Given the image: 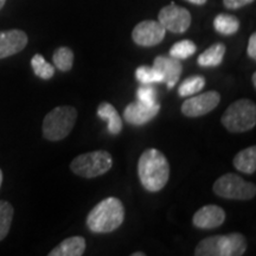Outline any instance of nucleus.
<instances>
[{
	"mask_svg": "<svg viewBox=\"0 0 256 256\" xmlns=\"http://www.w3.org/2000/svg\"><path fill=\"white\" fill-rule=\"evenodd\" d=\"M234 166L238 171L246 174H252L256 171V147L250 146L242 150L234 158Z\"/></svg>",
	"mask_w": 256,
	"mask_h": 256,
	"instance_id": "17",
	"label": "nucleus"
},
{
	"mask_svg": "<svg viewBox=\"0 0 256 256\" xmlns=\"http://www.w3.org/2000/svg\"><path fill=\"white\" fill-rule=\"evenodd\" d=\"M220 121L229 132H248L256 124V106L248 98L232 102L224 112Z\"/></svg>",
	"mask_w": 256,
	"mask_h": 256,
	"instance_id": "5",
	"label": "nucleus"
},
{
	"mask_svg": "<svg viewBox=\"0 0 256 256\" xmlns=\"http://www.w3.org/2000/svg\"><path fill=\"white\" fill-rule=\"evenodd\" d=\"M191 14L186 8L174 5L171 2L168 6H165L160 10L158 14V22L166 31L174 34H184L191 25Z\"/></svg>",
	"mask_w": 256,
	"mask_h": 256,
	"instance_id": "8",
	"label": "nucleus"
},
{
	"mask_svg": "<svg viewBox=\"0 0 256 256\" xmlns=\"http://www.w3.org/2000/svg\"><path fill=\"white\" fill-rule=\"evenodd\" d=\"M254 2L255 0H223V4L229 10H238L243 8V6L252 4Z\"/></svg>",
	"mask_w": 256,
	"mask_h": 256,
	"instance_id": "27",
	"label": "nucleus"
},
{
	"mask_svg": "<svg viewBox=\"0 0 256 256\" xmlns=\"http://www.w3.org/2000/svg\"><path fill=\"white\" fill-rule=\"evenodd\" d=\"M165 34V28L159 22L144 20L133 28L132 38L134 43L140 46H154L162 43Z\"/></svg>",
	"mask_w": 256,
	"mask_h": 256,
	"instance_id": "10",
	"label": "nucleus"
},
{
	"mask_svg": "<svg viewBox=\"0 0 256 256\" xmlns=\"http://www.w3.org/2000/svg\"><path fill=\"white\" fill-rule=\"evenodd\" d=\"M113 160L107 151H92L80 154L72 160L70 170L82 178H96L107 174L112 168Z\"/></svg>",
	"mask_w": 256,
	"mask_h": 256,
	"instance_id": "6",
	"label": "nucleus"
},
{
	"mask_svg": "<svg viewBox=\"0 0 256 256\" xmlns=\"http://www.w3.org/2000/svg\"><path fill=\"white\" fill-rule=\"evenodd\" d=\"M247 250V240L240 232L210 236L198 243L196 256H242Z\"/></svg>",
	"mask_w": 256,
	"mask_h": 256,
	"instance_id": "3",
	"label": "nucleus"
},
{
	"mask_svg": "<svg viewBox=\"0 0 256 256\" xmlns=\"http://www.w3.org/2000/svg\"><path fill=\"white\" fill-rule=\"evenodd\" d=\"M146 254L145 252H133L132 256H145Z\"/></svg>",
	"mask_w": 256,
	"mask_h": 256,
	"instance_id": "31",
	"label": "nucleus"
},
{
	"mask_svg": "<svg viewBox=\"0 0 256 256\" xmlns=\"http://www.w3.org/2000/svg\"><path fill=\"white\" fill-rule=\"evenodd\" d=\"M220 102V92L210 90L204 94L192 96L182 104V113L188 118H200L212 112Z\"/></svg>",
	"mask_w": 256,
	"mask_h": 256,
	"instance_id": "9",
	"label": "nucleus"
},
{
	"mask_svg": "<svg viewBox=\"0 0 256 256\" xmlns=\"http://www.w3.org/2000/svg\"><path fill=\"white\" fill-rule=\"evenodd\" d=\"M204 87H206V78L203 76H190V78H185L179 86L178 95L180 98H188V96H192L200 92Z\"/></svg>",
	"mask_w": 256,
	"mask_h": 256,
	"instance_id": "20",
	"label": "nucleus"
},
{
	"mask_svg": "<svg viewBox=\"0 0 256 256\" xmlns=\"http://www.w3.org/2000/svg\"><path fill=\"white\" fill-rule=\"evenodd\" d=\"M31 66L36 76L42 80H50L55 75V68L52 66V64L48 63L40 54H36L32 57Z\"/></svg>",
	"mask_w": 256,
	"mask_h": 256,
	"instance_id": "22",
	"label": "nucleus"
},
{
	"mask_svg": "<svg viewBox=\"0 0 256 256\" xmlns=\"http://www.w3.org/2000/svg\"><path fill=\"white\" fill-rule=\"evenodd\" d=\"M185 2H190L194 5H204L206 2V0H185Z\"/></svg>",
	"mask_w": 256,
	"mask_h": 256,
	"instance_id": "29",
	"label": "nucleus"
},
{
	"mask_svg": "<svg viewBox=\"0 0 256 256\" xmlns=\"http://www.w3.org/2000/svg\"><path fill=\"white\" fill-rule=\"evenodd\" d=\"M138 176L147 191H160L170 178V165L166 156L156 148H147L138 162Z\"/></svg>",
	"mask_w": 256,
	"mask_h": 256,
	"instance_id": "1",
	"label": "nucleus"
},
{
	"mask_svg": "<svg viewBox=\"0 0 256 256\" xmlns=\"http://www.w3.org/2000/svg\"><path fill=\"white\" fill-rule=\"evenodd\" d=\"M214 28L220 34L232 36L238 31L240 20L235 16L220 14L214 20Z\"/></svg>",
	"mask_w": 256,
	"mask_h": 256,
	"instance_id": "19",
	"label": "nucleus"
},
{
	"mask_svg": "<svg viewBox=\"0 0 256 256\" xmlns=\"http://www.w3.org/2000/svg\"><path fill=\"white\" fill-rule=\"evenodd\" d=\"M12 220H14V208L8 202L0 200V241L8 236Z\"/></svg>",
	"mask_w": 256,
	"mask_h": 256,
	"instance_id": "23",
	"label": "nucleus"
},
{
	"mask_svg": "<svg viewBox=\"0 0 256 256\" xmlns=\"http://www.w3.org/2000/svg\"><path fill=\"white\" fill-rule=\"evenodd\" d=\"M78 119V110L70 106L54 108L43 121V136L49 142H60L72 133Z\"/></svg>",
	"mask_w": 256,
	"mask_h": 256,
	"instance_id": "4",
	"label": "nucleus"
},
{
	"mask_svg": "<svg viewBox=\"0 0 256 256\" xmlns=\"http://www.w3.org/2000/svg\"><path fill=\"white\" fill-rule=\"evenodd\" d=\"M124 220L122 202L116 197H108L90 210L87 216V226L95 234H108L116 230Z\"/></svg>",
	"mask_w": 256,
	"mask_h": 256,
	"instance_id": "2",
	"label": "nucleus"
},
{
	"mask_svg": "<svg viewBox=\"0 0 256 256\" xmlns=\"http://www.w3.org/2000/svg\"><path fill=\"white\" fill-rule=\"evenodd\" d=\"M160 110V106L156 104H145L140 101L132 102L124 108V119L127 124L133 126H142L150 121L154 119Z\"/></svg>",
	"mask_w": 256,
	"mask_h": 256,
	"instance_id": "11",
	"label": "nucleus"
},
{
	"mask_svg": "<svg viewBox=\"0 0 256 256\" xmlns=\"http://www.w3.org/2000/svg\"><path fill=\"white\" fill-rule=\"evenodd\" d=\"M196 50L197 46L194 42L190 40H183L174 44V46L170 49V56L179 60H183L194 55Z\"/></svg>",
	"mask_w": 256,
	"mask_h": 256,
	"instance_id": "25",
	"label": "nucleus"
},
{
	"mask_svg": "<svg viewBox=\"0 0 256 256\" xmlns=\"http://www.w3.org/2000/svg\"><path fill=\"white\" fill-rule=\"evenodd\" d=\"M224 55H226V46L223 43H216L198 56L197 63L203 68L218 66L223 62Z\"/></svg>",
	"mask_w": 256,
	"mask_h": 256,
	"instance_id": "18",
	"label": "nucleus"
},
{
	"mask_svg": "<svg viewBox=\"0 0 256 256\" xmlns=\"http://www.w3.org/2000/svg\"><path fill=\"white\" fill-rule=\"evenodd\" d=\"M52 60L55 66L60 72H69L74 66V52L66 46H60L55 50L52 55Z\"/></svg>",
	"mask_w": 256,
	"mask_h": 256,
	"instance_id": "21",
	"label": "nucleus"
},
{
	"mask_svg": "<svg viewBox=\"0 0 256 256\" xmlns=\"http://www.w3.org/2000/svg\"><path fill=\"white\" fill-rule=\"evenodd\" d=\"M28 44V36L22 30L0 31V60L20 52Z\"/></svg>",
	"mask_w": 256,
	"mask_h": 256,
	"instance_id": "13",
	"label": "nucleus"
},
{
	"mask_svg": "<svg viewBox=\"0 0 256 256\" xmlns=\"http://www.w3.org/2000/svg\"><path fill=\"white\" fill-rule=\"evenodd\" d=\"M86 243L84 238L82 236H72V238L63 240L57 247L51 250L49 256H82L84 254Z\"/></svg>",
	"mask_w": 256,
	"mask_h": 256,
	"instance_id": "15",
	"label": "nucleus"
},
{
	"mask_svg": "<svg viewBox=\"0 0 256 256\" xmlns=\"http://www.w3.org/2000/svg\"><path fill=\"white\" fill-rule=\"evenodd\" d=\"M226 220V211L217 206H206L192 217V223L198 229L211 230L218 228Z\"/></svg>",
	"mask_w": 256,
	"mask_h": 256,
	"instance_id": "12",
	"label": "nucleus"
},
{
	"mask_svg": "<svg viewBox=\"0 0 256 256\" xmlns=\"http://www.w3.org/2000/svg\"><path fill=\"white\" fill-rule=\"evenodd\" d=\"M5 2H6V0H0V10H2V8H4Z\"/></svg>",
	"mask_w": 256,
	"mask_h": 256,
	"instance_id": "32",
	"label": "nucleus"
},
{
	"mask_svg": "<svg viewBox=\"0 0 256 256\" xmlns=\"http://www.w3.org/2000/svg\"><path fill=\"white\" fill-rule=\"evenodd\" d=\"M212 190L218 197L234 200H249L255 197V184L246 182L242 177L226 174L220 177L214 184Z\"/></svg>",
	"mask_w": 256,
	"mask_h": 256,
	"instance_id": "7",
	"label": "nucleus"
},
{
	"mask_svg": "<svg viewBox=\"0 0 256 256\" xmlns=\"http://www.w3.org/2000/svg\"><path fill=\"white\" fill-rule=\"evenodd\" d=\"M247 52L252 60H256V34H252L250 38H249Z\"/></svg>",
	"mask_w": 256,
	"mask_h": 256,
	"instance_id": "28",
	"label": "nucleus"
},
{
	"mask_svg": "<svg viewBox=\"0 0 256 256\" xmlns=\"http://www.w3.org/2000/svg\"><path fill=\"white\" fill-rule=\"evenodd\" d=\"M153 68L159 70L164 76V82L171 89L179 81L182 72H183V64L177 58L168 56H158L153 62Z\"/></svg>",
	"mask_w": 256,
	"mask_h": 256,
	"instance_id": "14",
	"label": "nucleus"
},
{
	"mask_svg": "<svg viewBox=\"0 0 256 256\" xmlns=\"http://www.w3.org/2000/svg\"><path fill=\"white\" fill-rule=\"evenodd\" d=\"M136 78L142 84H152V83H162L164 76L159 70L153 66H142L136 70Z\"/></svg>",
	"mask_w": 256,
	"mask_h": 256,
	"instance_id": "24",
	"label": "nucleus"
},
{
	"mask_svg": "<svg viewBox=\"0 0 256 256\" xmlns=\"http://www.w3.org/2000/svg\"><path fill=\"white\" fill-rule=\"evenodd\" d=\"M252 86H254V88H256V72L252 74Z\"/></svg>",
	"mask_w": 256,
	"mask_h": 256,
	"instance_id": "30",
	"label": "nucleus"
},
{
	"mask_svg": "<svg viewBox=\"0 0 256 256\" xmlns=\"http://www.w3.org/2000/svg\"><path fill=\"white\" fill-rule=\"evenodd\" d=\"M2 170H0V186H2Z\"/></svg>",
	"mask_w": 256,
	"mask_h": 256,
	"instance_id": "33",
	"label": "nucleus"
},
{
	"mask_svg": "<svg viewBox=\"0 0 256 256\" xmlns=\"http://www.w3.org/2000/svg\"><path fill=\"white\" fill-rule=\"evenodd\" d=\"M138 101L145 104H156V90L151 84H142L136 90Z\"/></svg>",
	"mask_w": 256,
	"mask_h": 256,
	"instance_id": "26",
	"label": "nucleus"
},
{
	"mask_svg": "<svg viewBox=\"0 0 256 256\" xmlns=\"http://www.w3.org/2000/svg\"><path fill=\"white\" fill-rule=\"evenodd\" d=\"M98 116L107 122V130L112 136H118L122 130V119L110 102H102L98 107Z\"/></svg>",
	"mask_w": 256,
	"mask_h": 256,
	"instance_id": "16",
	"label": "nucleus"
}]
</instances>
